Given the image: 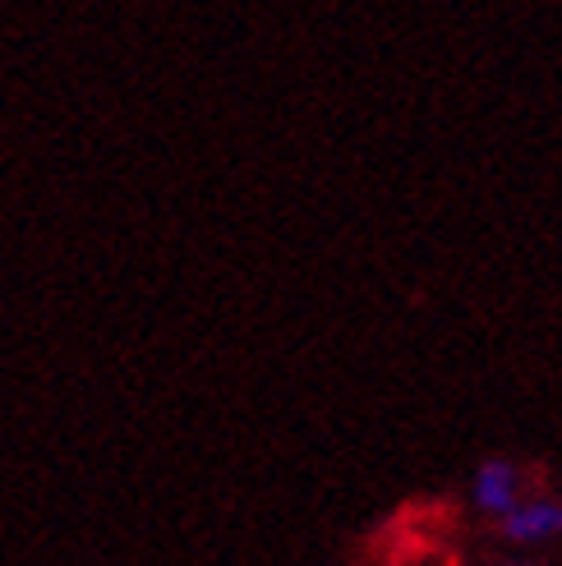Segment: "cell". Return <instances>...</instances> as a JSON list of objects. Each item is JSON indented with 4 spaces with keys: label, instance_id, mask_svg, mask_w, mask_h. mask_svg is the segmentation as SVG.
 I'll return each instance as SVG.
<instances>
[{
    "label": "cell",
    "instance_id": "cell-1",
    "mask_svg": "<svg viewBox=\"0 0 562 566\" xmlns=\"http://www.w3.org/2000/svg\"><path fill=\"white\" fill-rule=\"evenodd\" d=\"M498 534L512 548H549L562 539V497L549 493H525L502 521H493Z\"/></svg>",
    "mask_w": 562,
    "mask_h": 566
},
{
    "label": "cell",
    "instance_id": "cell-2",
    "mask_svg": "<svg viewBox=\"0 0 562 566\" xmlns=\"http://www.w3.org/2000/svg\"><path fill=\"white\" fill-rule=\"evenodd\" d=\"M525 493H530V484H525V470L517 461L489 457V461L475 465V474H470V506L485 521H502Z\"/></svg>",
    "mask_w": 562,
    "mask_h": 566
}]
</instances>
